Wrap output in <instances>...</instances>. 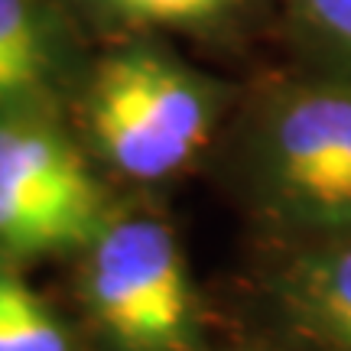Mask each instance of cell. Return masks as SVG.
Returning a JSON list of instances; mask_svg holds the SVG:
<instances>
[{
  "label": "cell",
  "instance_id": "1",
  "mask_svg": "<svg viewBox=\"0 0 351 351\" xmlns=\"http://www.w3.org/2000/svg\"><path fill=\"white\" fill-rule=\"evenodd\" d=\"M257 247L351 231V78L293 65L241 88L212 153Z\"/></svg>",
  "mask_w": 351,
  "mask_h": 351
},
{
  "label": "cell",
  "instance_id": "2",
  "mask_svg": "<svg viewBox=\"0 0 351 351\" xmlns=\"http://www.w3.org/2000/svg\"><path fill=\"white\" fill-rule=\"evenodd\" d=\"M238 98L166 39L134 36L88 56L65 121L108 179L156 189L212 160Z\"/></svg>",
  "mask_w": 351,
  "mask_h": 351
},
{
  "label": "cell",
  "instance_id": "3",
  "mask_svg": "<svg viewBox=\"0 0 351 351\" xmlns=\"http://www.w3.org/2000/svg\"><path fill=\"white\" fill-rule=\"evenodd\" d=\"M72 309L82 348L208 351L205 313L173 221L121 202L72 257Z\"/></svg>",
  "mask_w": 351,
  "mask_h": 351
},
{
  "label": "cell",
  "instance_id": "4",
  "mask_svg": "<svg viewBox=\"0 0 351 351\" xmlns=\"http://www.w3.org/2000/svg\"><path fill=\"white\" fill-rule=\"evenodd\" d=\"M117 195L65 117H0V263L75 257L101 231Z\"/></svg>",
  "mask_w": 351,
  "mask_h": 351
},
{
  "label": "cell",
  "instance_id": "5",
  "mask_svg": "<svg viewBox=\"0 0 351 351\" xmlns=\"http://www.w3.org/2000/svg\"><path fill=\"white\" fill-rule=\"evenodd\" d=\"M251 302L280 351H351V231L257 247Z\"/></svg>",
  "mask_w": 351,
  "mask_h": 351
},
{
  "label": "cell",
  "instance_id": "6",
  "mask_svg": "<svg viewBox=\"0 0 351 351\" xmlns=\"http://www.w3.org/2000/svg\"><path fill=\"white\" fill-rule=\"evenodd\" d=\"M85 62L82 33L52 0H0V117H69Z\"/></svg>",
  "mask_w": 351,
  "mask_h": 351
},
{
  "label": "cell",
  "instance_id": "7",
  "mask_svg": "<svg viewBox=\"0 0 351 351\" xmlns=\"http://www.w3.org/2000/svg\"><path fill=\"white\" fill-rule=\"evenodd\" d=\"M82 36L231 39L257 20L267 0H52Z\"/></svg>",
  "mask_w": 351,
  "mask_h": 351
},
{
  "label": "cell",
  "instance_id": "8",
  "mask_svg": "<svg viewBox=\"0 0 351 351\" xmlns=\"http://www.w3.org/2000/svg\"><path fill=\"white\" fill-rule=\"evenodd\" d=\"M293 65L351 78V0H276Z\"/></svg>",
  "mask_w": 351,
  "mask_h": 351
},
{
  "label": "cell",
  "instance_id": "9",
  "mask_svg": "<svg viewBox=\"0 0 351 351\" xmlns=\"http://www.w3.org/2000/svg\"><path fill=\"white\" fill-rule=\"evenodd\" d=\"M0 351H82L75 326L7 263H0Z\"/></svg>",
  "mask_w": 351,
  "mask_h": 351
},
{
  "label": "cell",
  "instance_id": "10",
  "mask_svg": "<svg viewBox=\"0 0 351 351\" xmlns=\"http://www.w3.org/2000/svg\"><path fill=\"white\" fill-rule=\"evenodd\" d=\"M225 351H280L274 345V348H261V345H244V348H225Z\"/></svg>",
  "mask_w": 351,
  "mask_h": 351
}]
</instances>
